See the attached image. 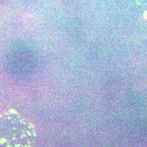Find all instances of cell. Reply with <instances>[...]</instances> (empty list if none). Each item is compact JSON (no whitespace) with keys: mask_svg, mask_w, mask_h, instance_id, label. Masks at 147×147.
<instances>
[{"mask_svg":"<svg viewBox=\"0 0 147 147\" xmlns=\"http://www.w3.org/2000/svg\"><path fill=\"white\" fill-rule=\"evenodd\" d=\"M139 1L142 8L144 9V12L147 15V0H139Z\"/></svg>","mask_w":147,"mask_h":147,"instance_id":"6da1fadb","label":"cell"}]
</instances>
